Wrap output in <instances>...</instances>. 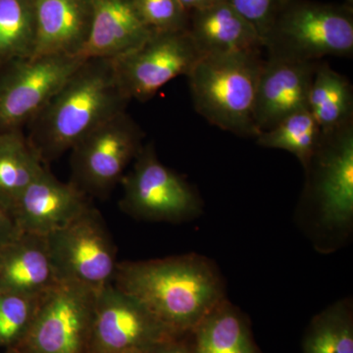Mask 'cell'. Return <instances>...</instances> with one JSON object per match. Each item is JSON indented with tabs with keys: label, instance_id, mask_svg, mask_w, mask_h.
Here are the masks:
<instances>
[{
	"label": "cell",
	"instance_id": "1",
	"mask_svg": "<svg viewBox=\"0 0 353 353\" xmlns=\"http://www.w3.org/2000/svg\"><path fill=\"white\" fill-rule=\"evenodd\" d=\"M113 285L178 336L190 334L227 299L217 265L199 253L118 262Z\"/></svg>",
	"mask_w": 353,
	"mask_h": 353
},
{
	"label": "cell",
	"instance_id": "2",
	"mask_svg": "<svg viewBox=\"0 0 353 353\" xmlns=\"http://www.w3.org/2000/svg\"><path fill=\"white\" fill-rule=\"evenodd\" d=\"M123 92L113 59H85L29 123L30 145L43 164L71 150L92 130L125 112Z\"/></svg>",
	"mask_w": 353,
	"mask_h": 353
},
{
	"label": "cell",
	"instance_id": "3",
	"mask_svg": "<svg viewBox=\"0 0 353 353\" xmlns=\"http://www.w3.org/2000/svg\"><path fill=\"white\" fill-rule=\"evenodd\" d=\"M305 181L294 213L316 252L345 248L353 232V123L321 132L303 167Z\"/></svg>",
	"mask_w": 353,
	"mask_h": 353
},
{
	"label": "cell",
	"instance_id": "4",
	"mask_svg": "<svg viewBox=\"0 0 353 353\" xmlns=\"http://www.w3.org/2000/svg\"><path fill=\"white\" fill-rule=\"evenodd\" d=\"M263 50L202 57L187 76L196 112L221 130L256 138L255 95Z\"/></svg>",
	"mask_w": 353,
	"mask_h": 353
},
{
	"label": "cell",
	"instance_id": "5",
	"mask_svg": "<svg viewBox=\"0 0 353 353\" xmlns=\"http://www.w3.org/2000/svg\"><path fill=\"white\" fill-rule=\"evenodd\" d=\"M267 57L299 62L352 57L353 8L313 0H282L263 38Z\"/></svg>",
	"mask_w": 353,
	"mask_h": 353
},
{
	"label": "cell",
	"instance_id": "6",
	"mask_svg": "<svg viewBox=\"0 0 353 353\" xmlns=\"http://www.w3.org/2000/svg\"><path fill=\"white\" fill-rule=\"evenodd\" d=\"M121 183L122 210L134 219L183 223L199 217L203 201L183 176L158 159L152 143L145 145Z\"/></svg>",
	"mask_w": 353,
	"mask_h": 353
},
{
	"label": "cell",
	"instance_id": "7",
	"mask_svg": "<svg viewBox=\"0 0 353 353\" xmlns=\"http://www.w3.org/2000/svg\"><path fill=\"white\" fill-rule=\"evenodd\" d=\"M97 292L68 281L39 297L34 321L16 353H88Z\"/></svg>",
	"mask_w": 353,
	"mask_h": 353
},
{
	"label": "cell",
	"instance_id": "8",
	"mask_svg": "<svg viewBox=\"0 0 353 353\" xmlns=\"http://www.w3.org/2000/svg\"><path fill=\"white\" fill-rule=\"evenodd\" d=\"M143 138L126 111L110 118L72 148L71 183L88 196H108L145 145Z\"/></svg>",
	"mask_w": 353,
	"mask_h": 353
},
{
	"label": "cell",
	"instance_id": "9",
	"mask_svg": "<svg viewBox=\"0 0 353 353\" xmlns=\"http://www.w3.org/2000/svg\"><path fill=\"white\" fill-rule=\"evenodd\" d=\"M46 241L60 281L83 285L97 292L113 284L117 250L94 206L46 236Z\"/></svg>",
	"mask_w": 353,
	"mask_h": 353
},
{
	"label": "cell",
	"instance_id": "10",
	"mask_svg": "<svg viewBox=\"0 0 353 353\" xmlns=\"http://www.w3.org/2000/svg\"><path fill=\"white\" fill-rule=\"evenodd\" d=\"M83 58L46 55L14 60L0 74V132L15 131L48 104Z\"/></svg>",
	"mask_w": 353,
	"mask_h": 353
},
{
	"label": "cell",
	"instance_id": "11",
	"mask_svg": "<svg viewBox=\"0 0 353 353\" xmlns=\"http://www.w3.org/2000/svg\"><path fill=\"white\" fill-rule=\"evenodd\" d=\"M201 55L189 32H152L136 50L113 59L130 101H150L167 83L188 76Z\"/></svg>",
	"mask_w": 353,
	"mask_h": 353
},
{
	"label": "cell",
	"instance_id": "12",
	"mask_svg": "<svg viewBox=\"0 0 353 353\" xmlns=\"http://www.w3.org/2000/svg\"><path fill=\"white\" fill-rule=\"evenodd\" d=\"M176 336L113 284L97 292L88 353H148Z\"/></svg>",
	"mask_w": 353,
	"mask_h": 353
},
{
	"label": "cell",
	"instance_id": "13",
	"mask_svg": "<svg viewBox=\"0 0 353 353\" xmlns=\"http://www.w3.org/2000/svg\"><path fill=\"white\" fill-rule=\"evenodd\" d=\"M90 205L85 192L71 182H60L43 167L16 202L12 214L22 233L46 236L66 226Z\"/></svg>",
	"mask_w": 353,
	"mask_h": 353
},
{
	"label": "cell",
	"instance_id": "14",
	"mask_svg": "<svg viewBox=\"0 0 353 353\" xmlns=\"http://www.w3.org/2000/svg\"><path fill=\"white\" fill-rule=\"evenodd\" d=\"M318 62L264 58L254 104L259 132L276 126L290 114L308 109L309 90Z\"/></svg>",
	"mask_w": 353,
	"mask_h": 353
},
{
	"label": "cell",
	"instance_id": "15",
	"mask_svg": "<svg viewBox=\"0 0 353 353\" xmlns=\"http://www.w3.org/2000/svg\"><path fill=\"white\" fill-rule=\"evenodd\" d=\"M34 7L36 43L32 57H81L90 34L92 0H34Z\"/></svg>",
	"mask_w": 353,
	"mask_h": 353
},
{
	"label": "cell",
	"instance_id": "16",
	"mask_svg": "<svg viewBox=\"0 0 353 353\" xmlns=\"http://www.w3.org/2000/svg\"><path fill=\"white\" fill-rule=\"evenodd\" d=\"M152 34L134 0H92L90 34L81 57L115 59L136 50Z\"/></svg>",
	"mask_w": 353,
	"mask_h": 353
},
{
	"label": "cell",
	"instance_id": "17",
	"mask_svg": "<svg viewBox=\"0 0 353 353\" xmlns=\"http://www.w3.org/2000/svg\"><path fill=\"white\" fill-rule=\"evenodd\" d=\"M59 282L46 236L21 232L0 250V292L41 296Z\"/></svg>",
	"mask_w": 353,
	"mask_h": 353
},
{
	"label": "cell",
	"instance_id": "18",
	"mask_svg": "<svg viewBox=\"0 0 353 353\" xmlns=\"http://www.w3.org/2000/svg\"><path fill=\"white\" fill-rule=\"evenodd\" d=\"M188 32L201 57L264 50L256 30L223 0L190 13Z\"/></svg>",
	"mask_w": 353,
	"mask_h": 353
},
{
	"label": "cell",
	"instance_id": "19",
	"mask_svg": "<svg viewBox=\"0 0 353 353\" xmlns=\"http://www.w3.org/2000/svg\"><path fill=\"white\" fill-rule=\"evenodd\" d=\"M194 353H261L248 316L223 299L190 333Z\"/></svg>",
	"mask_w": 353,
	"mask_h": 353
},
{
	"label": "cell",
	"instance_id": "20",
	"mask_svg": "<svg viewBox=\"0 0 353 353\" xmlns=\"http://www.w3.org/2000/svg\"><path fill=\"white\" fill-rule=\"evenodd\" d=\"M307 108L321 132L353 123V88L347 77L318 62L309 90Z\"/></svg>",
	"mask_w": 353,
	"mask_h": 353
},
{
	"label": "cell",
	"instance_id": "21",
	"mask_svg": "<svg viewBox=\"0 0 353 353\" xmlns=\"http://www.w3.org/2000/svg\"><path fill=\"white\" fill-rule=\"evenodd\" d=\"M43 167L20 130L0 132V203L12 212L16 202Z\"/></svg>",
	"mask_w": 353,
	"mask_h": 353
},
{
	"label": "cell",
	"instance_id": "22",
	"mask_svg": "<svg viewBox=\"0 0 353 353\" xmlns=\"http://www.w3.org/2000/svg\"><path fill=\"white\" fill-rule=\"evenodd\" d=\"M301 347L303 353H353L352 299H340L316 314Z\"/></svg>",
	"mask_w": 353,
	"mask_h": 353
},
{
	"label": "cell",
	"instance_id": "23",
	"mask_svg": "<svg viewBox=\"0 0 353 353\" xmlns=\"http://www.w3.org/2000/svg\"><path fill=\"white\" fill-rule=\"evenodd\" d=\"M34 43V0H0V66L32 57Z\"/></svg>",
	"mask_w": 353,
	"mask_h": 353
},
{
	"label": "cell",
	"instance_id": "24",
	"mask_svg": "<svg viewBox=\"0 0 353 353\" xmlns=\"http://www.w3.org/2000/svg\"><path fill=\"white\" fill-rule=\"evenodd\" d=\"M321 138V129L308 109L290 114L276 126L257 134V145L294 154L303 167L312 157Z\"/></svg>",
	"mask_w": 353,
	"mask_h": 353
},
{
	"label": "cell",
	"instance_id": "25",
	"mask_svg": "<svg viewBox=\"0 0 353 353\" xmlns=\"http://www.w3.org/2000/svg\"><path fill=\"white\" fill-rule=\"evenodd\" d=\"M41 296L0 292V347L12 350L22 341L34 321Z\"/></svg>",
	"mask_w": 353,
	"mask_h": 353
},
{
	"label": "cell",
	"instance_id": "26",
	"mask_svg": "<svg viewBox=\"0 0 353 353\" xmlns=\"http://www.w3.org/2000/svg\"><path fill=\"white\" fill-rule=\"evenodd\" d=\"M139 17L152 32L188 31L190 13L179 0H134Z\"/></svg>",
	"mask_w": 353,
	"mask_h": 353
},
{
	"label": "cell",
	"instance_id": "27",
	"mask_svg": "<svg viewBox=\"0 0 353 353\" xmlns=\"http://www.w3.org/2000/svg\"><path fill=\"white\" fill-rule=\"evenodd\" d=\"M234 8L259 32L263 41L265 34L275 17L282 0H223Z\"/></svg>",
	"mask_w": 353,
	"mask_h": 353
},
{
	"label": "cell",
	"instance_id": "28",
	"mask_svg": "<svg viewBox=\"0 0 353 353\" xmlns=\"http://www.w3.org/2000/svg\"><path fill=\"white\" fill-rule=\"evenodd\" d=\"M21 233L10 209L0 203V250Z\"/></svg>",
	"mask_w": 353,
	"mask_h": 353
},
{
	"label": "cell",
	"instance_id": "29",
	"mask_svg": "<svg viewBox=\"0 0 353 353\" xmlns=\"http://www.w3.org/2000/svg\"><path fill=\"white\" fill-rule=\"evenodd\" d=\"M148 353H194L192 343H190V334L165 341Z\"/></svg>",
	"mask_w": 353,
	"mask_h": 353
},
{
	"label": "cell",
	"instance_id": "30",
	"mask_svg": "<svg viewBox=\"0 0 353 353\" xmlns=\"http://www.w3.org/2000/svg\"><path fill=\"white\" fill-rule=\"evenodd\" d=\"M179 1L182 4L183 8L190 14L194 11L201 10L205 7L212 6L218 0H179Z\"/></svg>",
	"mask_w": 353,
	"mask_h": 353
},
{
	"label": "cell",
	"instance_id": "31",
	"mask_svg": "<svg viewBox=\"0 0 353 353\" xmlns=\"http://www.w3.org/2000/svg\"><path fill=\"white\" fill-rule=\"evenodd\" d=\"M345 1H347V4H348V6H353V0H345Z\"/></svg>",
	"mask_w": 353,
	"mask_h": 353
},
{
	"label": "cell",
	"instance_id": "32",
	"mask_svg": "<svg viewBox=\"0 0 353 353\" xmlns=\"http://www.w3.org/2000/svg\"><path fill=\"white\" fill-rule=\"evenodd\" d=\"M8 353H16L15 352H13V350H9V352Z\"/></svg>",
	"mask_w": 353,
	"mask_h": 353
}]
</instances>
